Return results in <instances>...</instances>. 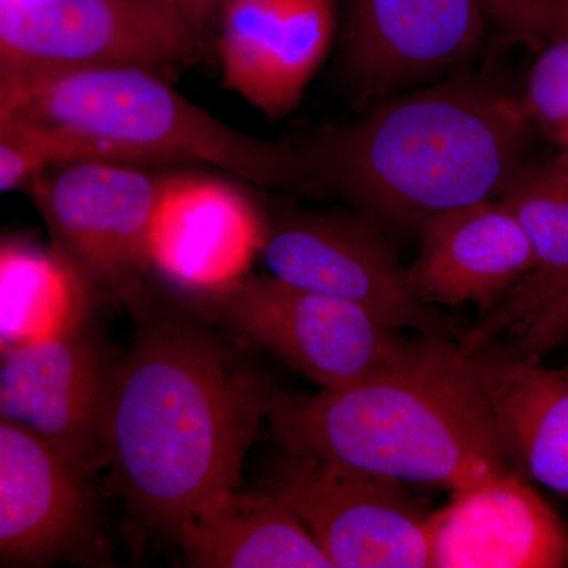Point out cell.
<instances>
[{
    "label": "cell",
    "mask_w": 568,
    "mask_h": 568,
    "mask_svg": "<svg viewBox=\"0 0 568 568\" xmlns=\"http://www.w3.org/2000/svg\"><path fill=\"white\" fill-rule=\"evenodd\" d=\"M568 339V284L504 345L489 346L521 357L541 358ZM488 349V347H485Z\"/></svg>",
    "instance_id": "obj_24"
},
{
    "label": "cell",
    "mask_w": 568,
    "mask_h": 568,
    "mask_svg": "<svg viewBox=\"0 0 568 568\" xmlns=\"http://www.w3.org/2000/svg\"><path fill=\"white\" fill-rule=\"evenodd\" d=\"M151 2L162 3V6L174 7L175 9V2H178V0H151Z\"/></svg>",
    "instance_id": "obj_26"
},
{
    "label": "cell",
    "mask_w": 568,
    "mask_h": 568,
    "mask_svg": "<svg viewBox=\"0 0 568 568\" xmlns=\"http://www.w3.org/2000/svg\"><path fill=\"white\" fill-rule=\"evenodd\" d=\"M265 420L287 454L452 493L515 467L458 343L422 334L398 364L315 395L275 392Z\"/></svg>",
    "instance_id": "obj_2"
},
{
    "label": "cell",
    "mask_w": 568,
    "mask_h": 568,
    "mask_svg": "<svg viewBox=\"0 0 568 568\" xmlns=\"http://www.w3.org/2000/svg\"><path fill=\"white\" fill-rule=\"evenodd\" d=\"M485 22L508 43L538 54L568 36V0H474Z\"/></svg>",
    "instance_id": "obj_23"
},
{
    "label": "cell",
    "mask_w": 568,
    "mask_h": 568,
    "mask_svg": "<svg viewBox=\"0 0 568 568\" xmlns=\"http://www.w3.org/2000/svg\"><path fill=\"white\" fill-rule=\"evenodd\" d=\"M260 256L276 280L362 306L398 331L439 335L432 306L410 293L405 265L368 216H290L267 227Z\"/></svg>",
    "instance_id": "obj_9"
},
{
    "label": "cell",
    "mask_w": 568,
    "mask_h": 568,
    "mask_svg": "<svg viewBox=\"0 0 568 568\" xmlns=\"http://www.w3.org/2000/svg\"><path fill=\"white\" fill-rule=\"evenodd\" d=\"M213 28L223 88L278 121L327 61L338 11L336 0H226Z\"/></svg>",
    "instance_id": "obj_11"
},
{
    "label": "cell",
    "mask_w": 568,
    "mask_h": 568,
    "mask_svg": "<svg viewBox=\"0 0 568 568\" xmlns=\"http://www.w3.org/2000/svg\"><path fill=\"white\" fill-rule=\"evenodd\" d=\"M466 361L508 462L568 503V372L493 347Z\"/></svg>",
    "instance_id": "obj_17"
},
{
    "label": "cell",
    "mask_w": 568,
    "mask_h": 568,
    "mask_svg": "<svg viewBox=\"0 0 568 568\" xmlns=\"http://www.w3.org/2000/svg\"><path fill=\"white\" fill-rule=\"evenodd\" d=\"M78 160L145 164L133 153L121 149L0 118V193L28 192L50 168Z\"/></svg>",
    "instance_id": "obj_21"
},
{
    "label": "cell",
    "mask_w": 568,
    "mask_h": 568,
    "mask_svg": "<svg viewBox=\"0 0 568 568\" xmlns=\"http://www.w3.org/2000/svg\"><path fill=\"white\" fill-rule=\"evenodd\" d=\"M153 164L78 160L55 164L28 193L50 248L95 295L132 302L151 275L149 237L170 173Z\"/></svg>",
    "instance_id": "obj_6"
},
{
    "label": "cell",
    "mask_w": 568,
    "mask_h": 568,
    "mask_svg": "<svg viewBox=\"0 0 568 568\" xmlns=\"http://www.w3.org/2000/svg\"><path fill=\"white\" fill-rule=\"evenodd\" d=\"M530 125L521 100L448 81L388 99L301 149L320 194L335 190L377 224L420 231L497 200L521 166Z\"/></svg>",
    "instance_id": "obj_3"
},
{
    "label": "cell",
    "mask_w": 568,
    "mask_h": 568,
    "mask_svg": "<svg viewBox=\"0 0 568 568\" xmlns=\"http://www.w3.org/2000/svg\"><path fill=\"white\" fill-rule=\"evenodd\" d=\"M190 566L201 568H334L278 497L241 489L178 530Z\"/></svg>",
    "instance_id": "obj_19"
},
{
    "label": "cell",
    "mask_w": 568,
    "mask_h": 568,
    "mask_svg": "<svg viewBox=\"0 0 568 568\" xmlns=\"http://www.w3.org/2000/svg\"><path fill=\"white\" fill-rule=\"evenodd\" d=\"M112 364L85 328L0 357V417L24 426L82 474L104 462Z\"/></svg>",
    "instance_id": "obj_13"
},
{
    "label": "cell",
    "mask_w": 568,
    "mask_h": 568,
    "mask_svg": "<svg viewBox=\"0 0 568 568\" xmlns=\"http://www.w3.org/2000/svg\"><path fill=\"white\" fill-rule=\"evenodd\" d=\"M91 298L50 246L0 235V357L81 331Z\"/></svg>",
    "instance_id": "obj_20"
},
{
    "label": "cell",
    "mask_w": 568,
    "mask_h": 568,
    "mask_svg": "<svg viewBox=\"0 0 568 568\" xmlns=\"http://www.w3.org/2000/svg\"><path fill=\"white\" fill-rule=\"evenodd\" d=\"M189 305L327 390L379 375L413 346L362 306L268 274L246 275L224 293Z\"/></svg>",
    "instance_id": "obj_7"
},
{
    "label": "cell",
    "mask_w": 568,
    "mask_h": 568,
    "mask_svg": "<svg viewBox=\"0 0 568 568\" xmlns=\"http://www.w3.org/2000/svg\"><path fill=\"white\" fill-rule=\"evenodd\" d=\"M203 41L151 0H0V115L70 69L190 62Z\"/></svg>",
    "instance_id": "obj_5"
},
{
    "label": "cell",
    "mask_w": 568,
    "mask_h": 568,
    "mask_svg": "<svg viewBox=\"0 0 568 568\" xmlns=\"http://www.w3.org/2000/svg\"><path fill=\"white\" fill-rule=\"evenodd\" d=\"M405 485L286 452L265 491L293 511L334 568H426L429 514Z\"/></svg>",
    "instance_id": "obj_8"
},
{
    "label": "cell",
    "mask_w": 568,
    "mask_h": 568,
    "mask_svg": "<svg viewBox=\"0 0 568 568\" xmlns=\"http://www.w3.org/2000/svg\"><path fill=\"white\" fill-rule=\"evenodd\" d=\"M497 200L521 224L532 267L462 336L458 346L466 354L504 345L568 284V151L521 164Z\"/></svg>",
    "instance_id": "obj_18"
},
{
    "label": "cell",
    "mask_w": 568,
    "mask_h": 568,
    "mask_svg": "<svg viewBox=\"0 0 568 568\" xmlns=\"http://www.w3.org/2000/svg\"><path fill=\"white\" fill-rule=\"evenodd\" d=\"M88 519L84 474L24 426L0 417V564L63 558Z\"/></svg>",
    "instance_id": "obj_15"
},
{
    "label": "cell",
    "mask_w": 568,
    "mask_h": 568,
    "mask_svg": "<svg viewBox=\"0 0 568 568\" xmlns=\"http://www.w3.org/2000/svg\"><path fill=\"white\" fill-rule=\"evenodd\" d=\"M474 0H347L343 69L362 103L439 77L480 48Z\"/></svg>",
    "instance_id": "obj_12"
},
{
    "label": "cell",
    "mask_w": 568,
    "mask_h": 568,
    "mask_svg": "<svg viewBox=\"0 0 568 568\" xmlns=\"http://www.w3.org/2000/svg\"><path fill=\"white\" fill-rule=\"evenodd\" d=\"M144 310L132 349L112 365L104 462L134 510L178 530L237 491L242 466L275 388L200 321Z\"/></svg>",
    "instance_id": "obj_1"
},
{
    "label": "cell",
    "mask_w": 568,
    "mask_h": 568,
    "mask_svg": "<svg viewBox=\"0 0 568 568\" xmlns=\"http://www.w3.org/2000/svg\"><path fill=\"white\" fill-rule=\"evenodd\" d=\"M267 226L248 194L216 175L170 173L149 237V263L186 302L205 301L248 275Z\"/></svg>",
    "instance_id": "obj_10"
},
{
    "label": "cell",
    "mask_w": 568,
    "mask_h": 568,
    "mask_svg": "<svg viewBox=\"0 0 568 568\" xmlns=\"http://www.w3.org/2000/svg\"><path fill=\"white\" fill-rule=\"evenodd\" d=\"M428 534L432 568L568 567V523L517 470L452 493Z\"/></svg>",
    "instance_id": "obj_14"
},
{
    "label": "cell",
    "mask_w": 568,
    "mask_h": 568,
    "mask_svg": "<svg viewBox=\"0 0 568 568\" xmlns=\"http://www.w3.org/2000/svg\"><path fill=\"white\" fill-rule=\"evenodd\" d=\"M0 118L121 149L155 166L200 163L263 189L320 194L301 145L233 129L149 67L58 71Z\"/></svg>",
    "instance_id": "obj_4"
},
{
    "label": "cell",
    "mask_w": 568,
    "mask_h": 568,
    "mask_svg": "<svg viewBox=\"0 0 568 568\" xmlns=\"http://www.w3.org/2000/svg\"><path fill=\"white\" fill-rule=\"evenodd\" d=\"M226 0H178L175 9L201 41L215 26L216 17Z\"/></svg>",
    "instance_id": "obj_25"
},
{
    "label": "cell",
    "mask_w": 568,
    "mask_h": 568,
    "mask_svg": "<svg viewBox=\"0 0 568 568\" xmlns=\"http://www.w3.org/2000/svg\"><path fill=\"white\" fill-rule=\"evenodd\" d=\"M420 234V252L406 267V282L428 306L489 308L532 267L528 237L499 200L443 213Z\"/></svg>",
    "instance_id": "obj_16"
},
{
    "label": "cell",
    "mask_w": 568,
    "mask_h": 568,
    "mask_svg": "<svg viewBox=\"0 0 568 568\" xmlns=\"http://www.w3.org/2000/svg\"><path fill=\"white\" fill-rule=\"evenodd\" d=\"M521 103L530 123L568 151V36L538 52Z\"/></svg>",
    "instance_id": "obj_22"
}]
</instances>
